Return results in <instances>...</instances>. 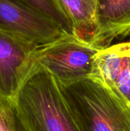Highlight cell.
<instances>
[{
    "instance_id": "obj_1",
    "label": "cell",
    "mask_w": 130,
    "mask_h": 131,
    "mask_svg": "<svg viewBox=\"0 0 130 131\" xmlns=\"http://www.w3.org/2000/svg\"><path fill=\"white\" fill-rule=\"evenodd\" d=\"M12 101L28 131H81L60 85L35 64Z\"/></svg>"
},
{
    "instance_id": "obj_2",
    "label": "cell",
    "mask_w": 130,
    "mask_h": 131,
    "mask_svg": "<svg viewBox=\"0 0 130 131\" xmlns=\"http://www.w3.org/2000/svg\"><path fill=\"white\" fill-rule=\"evenodd\" d=\"M60 87L81 131H130V105L100 81L87 78Z\"/></svg>"
},
{
    "instance_id": "obj_3",
    "label": "cell",
    "mask_w": 130,
    "mask_h": 131,
    "mask_svg": "<svg viewBox=\"0 0 130 131\" xmlns=\"http://www.w3.org/2000/svg\"><path fill=\"white\" fill-rule=\"evenodd\" d=\"M99 50L73 35H66L53 43L37 48L34 63L48 72L59 85H67L91 77Z\"/></svg>"
},
{
    "instance_id": "obj_4",
    "label": "cell",
    "mask_w": 130,
    "mask_h": 131,
    "mask_svg": "<svg viewBox=\"0 0 130 131\" xmlns=\"http://www.w3.org/2000/svg\"><path fill=\"white\" fill-rule=\"evenodd\" d=\"M0 30L36 48L70 35L54 21L15 0H0Z\"/></svg>"
},
{
    "instance_id": "obj_5",
    "label": "cell",
    "mask_w": 130,
    "mask_h": 131,
    "mask_svg": "<svg viewBox=\"0 0 130 131\" xmlns=\"http://www.w3.org/2000/svg\"><path fill=\"white\" fill-rule=\"evenodd\" d=\"M36 48L0 30V98H14L34 64Z\"/></svg>"
},
{
    "instance_id": "obj_6",
    "label": "cell",
    "mask_w": 130,
    "mask_h": 131,
    "mask_svg": "<svg viewBox=\"0 0 130 131\" xmlns=\"http://www.w3.org/2000/svg\"><path fill=\"white\" fill-rule=\"evenodd\" d=\"M92 78L130 105V41L110 45L97 53Z\"/></svg>"
},
{
    "instance_id": "obj_7",
    "label": "cell",
    "mask_w": 130,
    "mask_h": 131,
    "mask_svg": "<svg viewBox=\"0 0 130 131\" xmlns=\"http://www.w3.org/2000/svg\"><path fill=\"white\" fill-rule=\"evenodd\" d=\"M98 29L93 46L103 49L130 35V0H99Z\"/></svg>"
},
{
    "instance_id": "obj_8",
    "label": "cell",
    "mask_w": 130,
    "mask_h": 131,
    "mask_svg": "<svg viewBox=\"0 0 130 131\" xmlns=\"http://www.w3.org/2000/svg\"><path fill=\"white\" fill-rule=\"evenodd\" d=\"M67 19L72 35L93 45L98 29L99 0H55Z\"/></svg>"
},
{
    "instance_id": "obj_9",
    "label": "cell",
    "mask_w": 130,
    "mask_h": 131,
    "mask_svg": "<svg viewBox=\"0 0 130 131\" xmlns=\"http://www.w3.org/2000/svg\"><path fill=\"white\" fill-rule=\"evenodd\" d=\"M58 24L67 34L72 35V29L66 17L58 8L55 0H15Z\"/></svg>"
},
{
    "instance_id": "obj_10",
    "label": "cell",
    "mask_w": 130,
    "mask_h": 131,
    "mask_svg": "<svg viewBox=\"0 0 130 131\" xmlns=\"http://www.w3.org/2000/svg\"><path fill=\"white\" fill-rule=\"evenodd\" d=\"M0 131H28L11 99L0 98Z\"/></svg>"
}]
</instances>
